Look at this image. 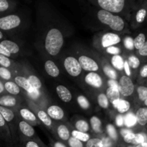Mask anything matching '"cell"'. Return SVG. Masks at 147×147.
I'll list each match as a JSON object with an SVG mask.
<instances>
[{
    "label": "cell",
    "mask_w": 147,
    "mask_h": 147,
    "mask_svg": "<svg viewBox=\"0 0 147 147\" xmlns=\"http://www.w3.org/2000/svg\"><path fill=\"white\" fill-rule=\"evenodd\" d=\"M63 36L61 32L56 28H53L47 32L45 42L46 50L50 55L55 56L60 53L63 45Z\"/></svg>",
    "instance_id": "obj_1"
},
{
    "label": "cell",
    "mask_w": 147,
    "mask_h": 147,
    "mask_svg": "<svg viewBox=\"0 0 147 147\" xmlns=\"http://www.w3.org/2000/svg\"><path fill=\"white\" fill-rule=\"evenodd\" d=\"M97 16L100 22L109 25L113 30L119 32L124 29L125 22L123 19L119 16L113 15L111 13L103 9L99 10Z\"/></svg>",
    "instance_id": "obj_2"
},
{
    "label": "cell",
    "mask_w": 147,
    "mask_h": 147,
    "mask_svg": "<svg viewBox=\"0 0 147 147\" xmlns=\"http://www.w3.org/2000/svg\"><path fill=\"white\" fill-rule=\"evenodd\" d=\"M98 5L110 13H119L123 9L125 0H98Z\"/></svg>",
    "instance_id": "obj_3"
},
{
    "label": "cell",
    "mask_w": 147,
    "mask_h": 147,
    "mask_svg": "<svg viewBox=\"0 0 147 147\" xmlns=\"http://www.w3.org/2000/svg\"><path fill=\"white\" fill-rule=\"evenodd\" d=\"M21 23V20L17 15L10 14V15L4 16L0 17V30H12L18 27Z\"/></svg>",
    "instance_id": "obj_4"
},
{
    "label": "cell",
    "mask_w": 147,
    "mask_h": 147,
    "mask_svg": "<svg viewBox=\"0 0 147 147\" xmlns=\"http://www.w3.org/2000/svg\"><path fill=\"white\" fill-rule=\"evenodd\" d=\"M119 92L124 97L131 96L135 90V86L130 77L126 76H122L119 80Z\"/></svg>",
    "instance_id": "obj_5"
},
{
    "label": "cell",
    "mask_w": 147,
    "mask_h": 147,
    "mask_svg": "<svg viewBox=\"0 0 147 147\" xmlns=\"http://www.w3.org/2000/svg\"><path fill=\"white\" fill-rule=\"evenodd\" d=\"M64 67L68 74L73 77H77L81 73L82 68L78 60L71 56L65 58L64 61Z\"/></svg>",
    "instance_id": "obj_6"
},
{
    "label": "cell",
    "mask_w": 147,
    "mask_h": 147,
    "mask_svg": "<svg viewBox=\"0 0 147 147\" xmlns=\"http://www.w3.org/2000/svg\"><path fill=\"white\" fill-rule=\"evenodd\" d=\"M79 63L80 65L82 70H85L86 71L95 72L97 71L99 69L98 65L94 60L86 55H82L79 57Z\"/></svg>",
    "instance_id": "obj_7"
},
{
    "label": "cell",
    "mask_w": 147,
    "mask_h": 147,
    "mask_svg": "<svg viewBox=\"0 0 147 147\" xmlns=\"http://www.w3.org/2000/svg\"><path fill=\"white\" fill-rule=\"evenodd\" d=\"M121 42V38L118 34H114V33L109 32L106 34H103L101 40V44L103 47H111L112 45L118 44Z\"/></svg>",
    "instance_id": "obj_8"
},
{
    "label": "cell",
    "mask_w": 147,
    "mask_h": 147,
    "mask_svg": "<svg viewBox=\"0 0 147 147\" xmlns=\"http://www.w3.org/2000/svg\"><path fill=\"white\" fill-rule=\"evenodd\" d=\"M85 81L90 86L96 88H99L101 87L103 84L101 77L98 73H94V72H90L88 74H87V76L85 78Z\"/></svg>",
    "instance_id": "obj_9"
},
{
    "label": "cell",
    "mask_w": 147,
    "mask_h": 147,
    "mask_svg": "<svg viewBox=\"0 0 147 147\" xmlns=\"http://www.w3.org/2000/svg\"><path fill=\"white\" fill-rule=\"evenodd\" d=\"M47 115L55 120H61L64 117V111L57 106H50L47 109Z\"/></svg>",
    "instance_id": "obj_10"
},
{
    "label": "cell",
    "mask_w": 147,
    "mask_h": 147,
    "mask_svg": "<svg viewBox=\"0 0 147 147\" xmlns=\"http://www.w3.org/2000/svg\"><path fill=\"white\" fill-rule=\"evenodd\" d=\"M56 91L60 98L63 102L68 103L72 100V94L70 90L64 86H58L56 88Z\"/></svg>",
    "instance_id": "obj_11"
},
{
    "label": "cell",
    "mask_w": 147,
    "mask_h": 147,
    "mask_svg": "<svg viewBox=\"0 0 147 147\" xmlns=\"http://www.w3.org/2000/svg\"><path fill=\"white\" fill-rule=\"evenodd\" d=\"M45 69L49 76L51 77L56 78L60 74V70L55 63L52 60H47L45 63Z\"/></svg>",
    "instance_id": "obj_12"
},
{
    "label": "cell",
    "mask_w": 147,
    "mask_h": 147,
    "mask_svg": "<svg viewBox=\"0 0 147 147\" xmlns=\"http://www.w3.org/2000/svg\"><path fill=\"white\" fill-rule=\"evenodd\" d=\"M0 45H2L10 54H16L20 50V47H19L17 43L11 41V40H1L0 42Z\"/></svg>",
    "instance_id": "obj_13"
},
{
    "label": "cell",
    "mask_w": 147,
    "mask_h": 147,
    "mask_svg": "<svg viewBox=\"0 0 147 147\" xmlns=\"http://www.w3.org/2000/svg\"><path fill=\"white\" fill-rule=\"evenodd\" d=\"M112 103L114 106V107L117 109L118 111L120 113H126V112H127L130 109L131 107L130 103L126 100L119 99V100H115Z\"/></svg>",
    "instance_id": "obj_14"
},
{
    "label": "cell",
    "mask_w": 147,
    "mask_h": 147,
    "mask_svg": "<svg viewBox=\"0 0 147 147\" xmlns=\"http://www.w3.org/2000/svg\"><path fill=\"white\" fill-rule=\"evenodd\" d=\"M16 103H17V100L13 96L9 95H4L0 96V106L9 109V107H13L16 106Z\"/></svg>",
    "instance_id": "obj_15"
},
{
    "label": "cell",
    "mask_w": 147,
    "mask_h": 147,
    "mask_svg": "<svg viewBox=\"0 0 147 147\" xmlns=\"http://www.w3.org/2000/svg\"><path fill=\"white\" fill-rule=\"evenodd\" d=\"M19 127H20V131H21L22 133L26 136H28V137H31L34 134V130L30 124L27 123L26 121H22L20 122V124H19Z\"/></svg>",
    "instance_id": "obj_16"
},
{
    "label": "cell",
    "mask_w": 147,
    "mask_h": 147,
    "mask_svg": "<svg viewBox=\"0 0 147 147\" xmlns=\"http://www.w3.org/2000/svg\"><path fill=\"white\" fill-rule=\"evenodd\" d=\"M14 81H15V83L19 86V87L22 88L24 90H25L28 93L29 91H30L32 88L31 87V86L29 83L28 80L27 78L24 77H22V76H17L14 78Z\"/></svg>",
    "instance_id": "obj_17"
},
{
    "label": "cell",
    "mask_w": 147,
    "mask_h": 147,
    "mask_svg": "<svg viewBox=\"0 0 147 147\" xmlns=\"http://www.w3.org/2000/svg\"><path fill=\"white\" fill-rule=\"evenodd\" d=\"M4 87L6 91L11 95H18L20 92V87L15 83L11 81H7L4 83Z\"/></svg>",
    "instance_id": "obj_18"
},
{
    "label": "cell",
    "mask_w": 147,
    "mask_h": 147,
    "mask_svg": "<svg viewBox=\"0 0 147 147\" xmlns=\"http://www.w3.org/2000/svg\"><path fill=\"white\" fill-rule=\"evenodd\" d=\"M106 97H107L109 101L110 100L111 103L116 100H119L121 97V93L119 90L112 88H108L106 90Z\"/></svg>",
    "instance_id": "obj_19"
},
{
    "label": "cell",
    "mask_w": 147,
    "mask_h": 147,
    "mask_svg": "<svg viewBox=\"0 0 147 147\" xmlns=\"http://www.w3.org/2000/svg\"><path fill=\"white\" fill-rule=\"evenodd\" d=\"M146 34L144 33H139L134 39V47L136 50H139V49L142 48L146 42Z\"/></svg>",
    "instance_id": "obj_20"
},
{
    "label": "cell",
    "mask_w": 147,
    "mask_h": 147,
    "mask_svg": "<svg viewBox=\"0 0 147 147\" xmlns=\"http://www.w3.org/2000/svg\"><path fill=\"white\" fill-rule=\"evenodd\" d=\"M0 113L3 116L6 122H11L14 118V112L8 108L0 106Z\"/></svg>",
    "instance_id": "obj_21"
},
{
    "label": "cell",
    "mask_w": 147,
    "mask_h": 147,
    "mask_svg": "<svg viewBox=\"0 0 147 147\" xmlns=\"http://www.w3.org/2000/svg\"><path fill=\"white\" fill-rule=\"evenodd\" d=\"M136 93L139 100L144 103L147 99V86L141 85L136 88Z\"/></svg>",
    "instance_id": "obj_22"
},
{
    "label": "cell",
    "mask_w": 147,
    "mask_h": 147,
    "mask_svg": "<svg viewBox=\"0 0 147 147\" xmlns=\"http://www.w3.org/2000/svg\"><path fill=\"white\" fill-rule=\"evenodd\" d=\"M147 17V7L139 9L135 16V20L137 24H142Z\"/></svg>",
    "instance_id": "obj_23"
},
{
    "label": "cell",
    "mask_w": 147,
    "mask_h": 147,
    "mask_svg": "<svg viewBox=\"0 0 147 147\" xmlns=\"http://www.w3.org/2000/svg\"><path fill=\"white\" fill-rule=\"evenodd\" d=\"M57 134L63 141H67L70 139V132L65 125H60L57 128Z\"/></svg>",
    "instance_id": "obj_24"
},
{
    "label": "cell",
    "mask_w": 147,
    "mask_h": 147,
    "mask_svg": "<svg viewBox=\"0 0 147 147\" xmlns=\"http://www.w3.org/2000/svg\"><path fill=\"white\" fill-rule=\"evenodd\" d=\"M111 63L113 67L119 70H122L123 69V58L120 55H114L113 56L111 59Z\"/></svg>",
    "instance_id": "obj_25"
},
{
    "label": "cell",
    "mask_w": 147,
    "mask_h": 147,
    "mask_svg": "<svg viewBox=\"0 0 147 147\" xmlns=\"http://www.w3.org/2000/svg\"><path fill=\"white\" fill-rule=\"evenodd\" d=\"M128 64H129L130 68L132 69H138L141 66V60L138 57L135 55L129 56L128 58Z\"/></svg>",
    "instance_id": "obj_26"
},
{
    "label": "cell",
    "mask_w": 147,
    "mask_h": 147,
    "mask_svg": "<svg viewBox=\"0 0 147 147\" xmlns=\"http://www.w3.org/2000/svg\"><path fill=\"white\" fill-rule=\"evenodd\" d=\"M37 116L38 118L40 119V120L44 123L45 126H50L52 125V120L51 118L47 115V113L44 111H40L37 113Z\"/></svg>",
    "instance_id": "obj_27"
},
{
    "label": "cell",
    "mask_w": 147,
    "mask_h": 147,
    "mask_svg": "<svg viewBox=\"0 0 147 147\" xmlns=\"http://www.w3.org/2000/svg\"><path fill=\"white\" fill-rule=\"evenodd\" d=\"M72 136L73 137L76 138V139H78L80 142H86L90 139V136L86 133H83V132H80L77 130H74L72 131Z\"/></svg>",
    "instance_id": "obj_28"
},
{
    "label": "cell",
    "mask_w": 147,
    "mask_h": 147,
    "mask_svg": "<svg viewBox=\"0 0 147 147\" xmlns=\"http://www.w3.org/2000/svg\"><path fill=\"white\" fill-rule=\"evenodd\" d=\"M28 81L32 88L39 90L42 87V83L40 79L35 76H30L28 78Z\"/></svg>",
    "instance_id": "obj_29"
},
{
    "label": "cell",
    "mask_w": 147,
    "mask_h": 147,
    "mask_svg": "<svg viewBox=\"0 0 147 147\" xmlns=\"http://www.w3.org/2000/svg\"><path fill=\"white\" fill-rule=\"evenodd\" d=\"M90 124H91L92 129L95 132L99 133V132L101 131V129H100V127H101V121L98 117L93 116L90 119Z\"/></svg>",
    "instance_id": "obj_30"
},
{
    "label": "cell",
    "mask_w": 147,
    "mask_h": 147,
    "mask_svg": "<svg viewBox=\"0 0 147 147\" xmlns=\"http://www.w3.org/2000/svg\"><path fill=\"white\" fill-rule=\"evenodd\" d=\"M20 113V115L22 116V117H23L24 119H26V120L31 121H36V117L34 115V113H32V112L30 111H29L28 109H21Z\"/></svg>",
    "instance_id": "obj_31"
},
{
    "label": "cell",
    "mask_w": 147,
    "mask_h": 147,
    "mask_svg": "<svg viewBox=\"0 0 147 147\" xmlns=\"http://www.w3.org/2000/svg\"><path fill=\"white\" fill-rule=\"evenodd\" d=\"M76 128L77 131L83 133H86L89 130L88 123L84 120H79L76 123Z\"/></svg>",
    "instance_id": "obj_32"
},
{
    "label": "cell",
    "mask_w": 147,
    "mask_h": 147,
    "mask_svg": "<svg viewBox=\"0 0 147 147\" xmlns=\"http://www.w3.org/2000/svg\"><path fill=\"white\" fill-rule=\"evenodd\" d=\"M136 123V119L135 115H134L133 113H129V114L126 115L124 118V124L126 125L127 127L130 128L132 127L135 125V123Z\"/></svg>",
    "instance_id": "obj_33"
},
{
    "label": "cell",
    "mask_w": 147,
    "mask_h": 147,
    "mask_svg": "<svg viewBox=\"0 0 147 147\" xmlns=\"http://www.w3.org/2000/svg\"><path fill=\"white\" fill-rule=\"evenodd\" d=\"M103 72H104L105 74L109 77L111 78V80H115L117 78V73L112 68L111 66L109 65H106L103 67Z\"/></svg>",
    "instance_id": "obj_34"
},
{
    "label": "cell",
    "mask_w": 147,
    "mask_h": 147,
    "mask_svg": "<svg viewBox=\"0 0 147 147\" xmlns=\"http://www.w3.org/2000/svg\"><path fill=\"white\" fill-rule=\"evenodd\" d=\"M86 147H103L102 139L98 138L90 139L86 143Z\"/></svg>",
    "instance_id": "obj_35"
},
{
    "label": "cell",
    "mask_w": 147,
    "mask_h": 147,
    "mask_svg": "<svg viewBox=\"0 0 147 147\" xmlns=\"http://www.w3.org/2000/svg\"><path fill=\"white\" fill-rule=\"evenodd\" d=\"M98 105L103 109H107L109 106V101L108 100L107 97L103 93H100L98 96Z\"/></svg>",
    "instance_id": "obj_36"
},
{
    "label": "cell",
    "mask_w": 147,
    "mask_h": 147,
    "mask_svg": "<svg viewBox=\"0 0 147 147\" xmlns=\"http://www.w3.org/2000/svg\"><path fill=\"white\" fill-rule=\"evenodd\" d=\"M78 103L79 106L83 109H88L90 107V103H89L88 100L84 96H79L77 98Z\"/></svg>",
    "instance_id": "obj_37"
},
{
    "label": "cell",
    "mask_w": 147,
    "mask_h": 147,
    "mask_svg": "<svg viewBox=\"0 0 147 147\" xmlns=\"http://www.w3.org/2000/svg\"><path fill=\"white\" fill-rule=\"evenodd\" d=\"M11 78V73L7 68L0 66V78L5 80H9Z\"/></svg>",
    "instance_id": "obj_38"
},
{
    "label": "cell",
    "mask_w": 147,
    "mask_h": 147,
    "mask_svg": "<svg viewBox=\"0 0 147 147\" xmlns=\"http://www.w3.org/2000/svg\"><path fill=\"white\" fill-rule=\"evenodd\" d=\"M106 129H107V132H108V134H109V136H110L112 139L117 140V139H118L117 131H116V129H115L114 126H113L112 124H109V125H107Z\"/></svg>",
    "instance_id": "obj_39"
},
{
    "label": "cell",
    "mask_w": 147,
    "mask_h": 147,
    "mask_svg": "<svg viewBox=\"0 0 147 147\" xmlns=\"http://www.w3.org/2000/svg\"><path fill=\"white\" fill-rule=\"evenodd\" d=\"M11 60L9 57L0 55V66L5 67V68H8L11 66Z\"/></svg>",
    "instance_id": "obj_40"
},
{
    "label": "cell",
    "mask_w": 147,
    "mask_h": 147,
    "mask_svg": "<svg viewBox=\"0 0 147 147\" xmlns=\"http://www.w3.org/2000/svg\"><path fill=\"white\" fill-rule=\"evenodd\" d=\"M68 144L70 147H83L82 142L74 137H70L68 139Z\"/></svg>",
    "instance_id": "obj_41"
},
{
    "label": "cell",
    "mask_w": 147,
    "mask_h": 147,
    "mask_svg": "<svg viewBox=\"0 0 147 147\" xmlns=\"http://www.w3.org/2000/svg\"><path fill=\"white\" fill-rule=\"evenodd\" d=\"M137 53L141 58L146 59L147 63V40L146 42H145V44L144 45L143 47L138 50Z\"/></svg>",
    "instance_id": "obj_42"
},
{
    "label": "cell",
    "mask_w": 147,
    "mask_h": 147,
    "mask_svg": "<svg viewBox=\"0 0 147 147\" xmlns=\"http://www.w3.org/2000/svg\"><path fill=\"white\" fill-rule=\"evenodd\" d=\"M139 77L142 80H147V63H145L139 70Z\"/></svg>",
    "instance_id": "obj_43"
},
{
    "label": "cell",
    "mask_w": 147,
    "mask_h": 147,
    "mask_svg": "<svg viewBox=\"0 0 147 147\" xmlns=\"http://www.w3.org/2000/svg\"><path fill=\"white\" fill-rule=\"evenodd\" d=\"M124 45L126 47V48H127L128 50H133L134 49V39H132L131 37H127L124 39Z\"/></svg>",
    "instance_id": "obj_44"
},
{
    "label": "cell",
    "mask_w": 147,
    "mask_h": 147,
    "mask_svg": "<svg viewBox=\"0 0 147 147\" xmlns=\"http://www.w3.org/2000/svg\"><path fill=\"white\" fill-rule=\"evenodd\" d=\"M106 52L111 55H119V53H121V50L119 47H116L115 46H111L106 48Z\"/></svg>",
    "instance_id": "obj_45"
},
{
    "label": "cell",
    "mask_w": 147,
    "mask_h": 147,
    "mask_svg": "<svg viewBox=\"0 0 147 147\" xmlns=\"http://www.w3.org/2000/svg\"><path fill=\"white\" fill-rule=\"evenodd\" d=\"M9 8V3L7 0H0V13L6 11Z\"/></svg>",
    "instance_id": "obj_46"
},
{
    "label": "cell",
    "mask_w": 147,
    "mask_h": 147,
    "mask_svg": "<svg viewBox=\"0 0 147 147\" xmlns=\"http://www.w3.org/2000/svg\"><path fill=\"white\" fill-rule=\"evenodd\" d=\"M135 135L136 134H134L133 132L131 133H129L127 135L123 136V141L126 143H129V144H133L134 140V138H135Z\"/></svg>",
    "instance_id": "obj_47"
},
{
    "label": "cell",
    "mask_w": 147,
    "mask_h": 147,
    "mask_svg": "<svg viewBox=\"0 0 147 147\" xmlns=\"http://www.w3.org/2000/svg\"><path fill=\"white\" fill-rule=\"evenodd\" d=\"M28 95L31 98L37 99L40 96V92H39V90H37V89L33 88H32L30 90V91L28 92Z\"/></svg>",
    "instance_id": "obj_48"
},
{
    "label": "cell",
    "mask_w": 147,
    "mask_h": 147,
    "mask_svg": "<svg viewBox=\"0 0 147 147\" xmlns=\"http://www.w3.org/2000/svg\"><path fill=\"white\" fill-rule=\"evenodd\" d=\"M108 85H109V88H112L116 89V90H119V83L116 82V80H110L108 82Z\"/></svg>",
    "instance_id": "obj_49"
},
{
    "label": "cell",
    "mask_w": 147,
    "mask_h": 147,
    "mask_svg": "<svg viewBox=\"0 0 147 147\" xmlns=\"http://www.w3.org/2000/svg\"><path fill=\"white\" fill-rule=\"evenodd\" d=\"M116 124L119 126H122L123 124H124V118L123 117L122 115H119V116L116 117Z\"/></svg>",
    "instance_id": "obj_50"
},
{
    "label": "cell",
    "mask_w": 147,
    "mask_h": 147,
    "mask_svg": "<svg viewBox=\"0 0 147 147\" xmlns=\"http://www.w3.org/2000/svg\"><path fill=\"white\" fill-rule=\"evenodd\" d=\"M0 55L6 56V57H11V55L10 54V53H9V52L7 51V50H6V49L4 48L2 45H0Z\"/></svg>",
    "instance_id": "obj_51"
},
{
    "label": "cell",
    "mask_w": 147,
    "mask_h": 147,
    "mask_svg": "<svg viewBox=\"0 0 147 147\" xmlns=\"http://www.w3.org/2000/svg\"><path fill=\"white\" fill-rule=\"evenodd\" d=\"M123 69H124L125 73H126V76L129 77V76H131V72L130 67H129L127 61L124 62V64H123Z\"/></svg>",
    "instance_id": "obj_52"
},
{
    "label": "cell",
    "mask_w": 147,
    "mask_h": 147,
    "mask_svg": "<svg viewBox=\"0 0 147 147\" xmlns=\"http://www.w3.org/2000/svg\"><path fill=\"white\" fill-rule=\"evenodd\" d=\"M103 142V147H111L112 145L111 140L109 138H104V139L102 140Z\"/></svg>",
    "instance_id": "obj_53"
},
{
    "label": "cell",
    "mask_w": 147,
    "mask_h": 147,
    "mask_svg": "<svg viewBox=\"0 0 147 147\" xmlns=\"http://www.w3.org/2000/svg\"><path fill=\"white\" fill-rule=\"evenodd\" d=\"M25 147H40L39 145L37 144L36 142H33V141H30V142H27L26 143Z\"/></svg>",
    "instance_id": "obj_54"
},
{
    "label": "cell",
    "mask_w": 147,
    "mask_h": 147,
    "mask_svg": "<svg viewBox=\"0 0 147 147\" xmlns=\"http://www.w3.org/2000/svg\"><path fill=\"white\" fill-rule=\"evenodd\" d=\"M6 123H7V122L5 121V120H4V119L3 118V116H1V114L0 113V129L4 128V126H6Z\"/></svg>",
    "instance_id": "obj_55"
},
{
    "label": "cell",
    "mask_w": 147,
    "mask_h": 147,
    "mask_svg": "<svg viewBox=\"0 0 147 147\" xmlns=\"http://www.w3.org/2000/svg\"><path fill=\"white\" fill-rule=\"evenodd\" d=\"M131 130H130V129H123L121 131V134L123 136V137L124 136H126V135H127L129 133H131Z\"/></svg>",
    "instance_id": "obj_56"
},
{
    "label": "cell",
    "mask_w": 147,
    "mask_h": 147,
    "mask_svg": "<svg viewBox=\"0 0 147 147\" xmlns=\"http://www.w3.org/2000/svg\"><path fill=\"white\" fill-rule=\"evenodd\" d=\"M4 90H5V89H4V83L0 80V95L2 94V93H4Z\"/></svg>",
    "instance_id": "obj_57"
},
{
    "label": "cell",
    "mask_w": 147,
    "mask_h": 147,
    "mask_svg": "<svg viewBox=\"0 0 147 147\" xmlns=\"http://www.w3.org/2000/svg\"><path fill=\"white\" fill-rule=\"evenodd\" d=\"M135 147H147V142H143L142 144H139L136 145Z\"/></svg>",
    "instance_id": "obj_58"
},
{
    "label": "cell",
    "mask_w": 147,
    "mask_h": 147,
    "mask_svg": "<svg viewBox=\"0 0 147 147\" xmlns=\"http://www.w3.org/2000/svg\"><path fill=\"white\" fill-rule=\"evenodd\" d=\"M54 147H66V146H65L64 144H63L60 143V142H57V143L55 144Z\"/></svg>",
    "instance_id": "obj_59"
},
{
    "label": "cell",
    "mask_w": 147,
    "mask_h": 147,
    "mask_svg": "<svg viewBox=\"0 0 147 147\" xmlns=\"http://www.w3.org/2000/svg\"><path fill=\"white\" fill-rule=\"evenodd\" d=\"M144 109V116H145V119L147 121V108L146 107H143Z\"/></svg>",
    "instance_id": "obj_60"
},
{
    "label": "cell",
    "mask_w": 147,
    "mask_h": 147,
    "mask_svg": "<svg viewBox=\"0 0 147 147\" xmlns=\"http://www.w3.org/2000/svg\"><path fill=\"white\" fill-rule=\"evenodd\" d=\"M3 38H4V34H3L2 32L0 30V40H3Z\"/></svg>",
    "instance_id": "obj_61"
},
{
    "label": "cell",
    "mask_w": 147,
    "mask_h": 147,
    "mask_svg": "<svg viewBox=\"0 0 147 147\" xmlns=\"http://www.w3.org/2000/svg\"><path fill=\"white\" fill-rule=\"evenodd\" d=\"M143 105H144V107H146L147 108V99L146 100H145L144 102L143 103Z\"/></svg>",
    "instance_id": "obj_62"
},
{
    "label": "cell",
    "mask_w": 147,
    "mask_h": 147,
    "mask_svg": "<svg viewBox=\"0 0 147 147\" xmlns=\"http://www.w3.org/2000/svg\"><path fill=\"white\" fill-rule=\"evenodd\" d=\"M129 147H135V146H129Z\"/></svg>",
    "instance_id": "obj_63"
},
{
    "label": "cell",
    "mask_w": 147,
    "mask_h": 147,
    "mask_svg": "<svg viewBox=\"0 0 147 147\" xmlns=\"http://www.w3.org/2000/svg\"><path fill=\"white\" fill-rule=\"evenodd\" d=\"M146 86H147V80H146Z\"/></svg>",
    "instance_id": "obj_64"
}]
</instances>
